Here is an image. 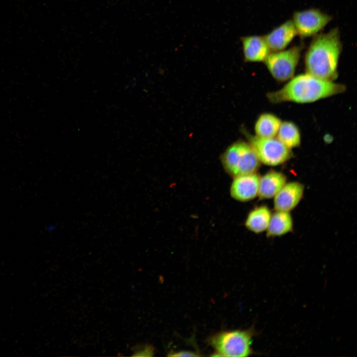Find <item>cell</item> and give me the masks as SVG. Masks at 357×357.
<instances>
[{"label":"cell","instance_id":"obj_9","mask_svg":"<svg viewBox=\"0 0 357 357\" xmlns=\"http://www.w3.org/2000/svg\"><path fill=\"white\" fill-rule=\"evenodd\" d=\"M304 190L303 184L299 182H286L274 197V209L290 212L301 200Z\"/></svg>","mask_w":357,"mask_h":357},{"label":"cell","instance_id":"obj_12","mask_svg":"<svg viewBox=\"0 0 357 357\" xmlns=\"http://www.w3.org/2000/svg\"><path fill=\"white\" fill-rule=\"evenodd\" d=\"M287 182V177L282 173L270 171L260 177L258 196L261 199L274 197Z\"/></svg>","mask_w":357,"mask_h":357},{"label":"cell","instance_id":"obj_8","mask_svg":"<svg viewBox=\"0 0 357 357\" xmlns=\"http://www.w3.org/2000/svg\"><path fill=\"white\" fill-rule=\"evenodd\" d=\"M230 188L231 196L239 201L245 202L258 196L260 176L256 173L234 178Z\"/></svg>","mask_w":357,"mask_h":357},{"label":"cell","instance_id":"obj_2","mask_svg":"<svg viewBox=\"0 0 357 357\" xmlns=\"http://www.w3.org/2000/svg\"><path fill=\"white\" fill-rule=\"evenodd\" d=\"M342 51V44L338 28L315 35L304 56L306 72L334 81L338 76V64Z\"/></svg>","mask_w":357,"mask_h":357},{"label":"cell","instance_id":"obj_4","mask_svg":"<svg viewBox=\"0 0 357 357\" xmlns=\"http://www.w3.org/2000/svg\"><path fill=\"white\" fill-rule=\"evenodd\" d=\"M221 161L226 173L233 178L256 173L261 163L249 143L240 140L228 147Z\"/></svg>","mask_w":357,"mask_h":357},{"label":"cell","instance_id":"obj_11","mask_svg":"<svg viewBox=\"0 0 357 357\" xmlns=\"http://www.w3.org/2000/svg\"><path fill=\"white\" fill-rule=\"evenodd\" d=\"M240 40L245 62H264L271 52L263 36H244Z\"/></svg>","mask_w":357,"mask_h":357},{"label":"cell","instance_id":"obj_18","mask_svg":"<svg viewBox=\"0 0 357 357\" xmlns=\"http://www.w3.org/2000/svg\"><path fill=\"white\" fill-rule=\"evenodd\" d=\"M168 356L171 357H196L200 356L201 355L191 351H181L171 352Z\"/></svg>","mask_w":357,"mask_h":357},{"label":"cell","instance_id":"obj_15","mask_svg":"<svg viewBox=\"0 0 357 357\" xmlns=\"http://www.w3.org/2000/svg\"><path fill=\"white\" fill-rule=\"evenodd\" d=\"M272 215L266 206L257 207L248 214L245 226L249 231L259 234L266 231Z\"/></svg>","mask_w":357,"mask_h":357},{"label":"cell","instance_id":"obj_1","mask_svg":"<svg viewBox=\"0 0 357 357\" xmlns=\"http://www.w3.org/2000/svg\"><path fill=\"white\" fill-rule=\"evenodd\" d=\"M346 90L344 84L305 72L294 76L281 88L268 93L266 97L272 104H307L342 94Z\"/></svg>","mask_w":357,"mask_h":357},{"label":"cell","instance_id":"obj_16","mask_svg":"<svg viewBox=\"0 0 357 357\" xmlns=\"http://www.w3.org/2000/svg\"><path fill=\"white\" fill-rule=\"evenodd\" d=\"M276 137L291 149L299 146L301 143L299 129L291 121H282Z\"/></svg>","mask_w":357,"mask_h":357},{"label":"cell","instance_id":"obj_7","mask_svg":"<svg viewBox=\"0 0 357 357\" xmlns=\"http://www.w3.org/2000/svg\"><path fill=\"white\" fill-rule=\"evenodd\" d=\"M332 18L318 9L310 8L295 12L292 20L297 35L303 39L317 35Z\"/></svg>","mask_w":357,"mask_h":357},{"label":"cell","instance_id":"obj_17","mask_svg":"<svg viewBox=\"0 0 357 357\" xmlns=\"http://www.w3.org/2000/svg\"><path fill=\"white\" fill-rule=\"evenodd\" d=\"M132 357H152L155 354V348L148 344H138L131 348Z\"/></svg>","mask_w":357,"mask_h":357},{"label":"cell","instance_id":"obj_13","mask_svg":"<svg viewBox=\"0 0 357 357\" xmlns=\"http://www.w3.org/2000/svg\"><path fill=\"white\" fill-rule=\"evenodd\" d=\"M282 121L274 114L266 112L260 114L254 124L255 135L261 138L275 137Z\"/></svg>","mask_w":357,"mask_h":357},{"label":"cell","instance_id":"obj_6","mask_svg":"<svg viewBox=\"0 0 357 357\" xmlns=\"http://www.w3.org/2000/svg\"><path fill=\"white\" fill-rule=\"evenodd\" d=\"M247 135L248 143L261 163L269 166H279L288 161L293 156L292 149L276 137L261 138Z\"/></svg>","mask_w":357,"mask_h":357},{"label":"cell","instance_id":"obj_3","mask_svg":"<svg viewBox=\"0 0 357 357\" xmlns=\"http://www.w3.org/2000/svg\"><path fill=\"white\" fill-rule=\"evenodd\" d=\"M257 334L253 326L245 330H222L211 335L207 342L214 350L213 356L248 357L254 354L251 343Z\"/></svg>","mask_w":357,"mask_h":357},{"label":"cell","instance_id":"obj_5","mask_svg":"<svg viewBox=\"0 0 357 357\" xmlns=\"http://www.w3.org/2000/svg\"><path fill=\"white\" fill-rule=\"evenodd\" d=\"M303 48L301 44L269 53L264 63L274 79L285 82L294 76Z\"/></svg>","mask_w":357,"mask_h":357},{"label":"cell","instance_id":"obj_10","mask_svg":"<svg viewBox=\"0 0 357 357\" xmlns=\"http://www.w3.org/2000/svg\"><path fill=\"white\" fill-rule=\"evenodd\" d=\"M297 33L292 20H288L273 29L263 37L271 51L285 49Z\"/></svg>","mask_w":357,"mask_h":357},{"label":"cell","instance_id":"obj_14","mask_svg":"<svg viewBox=\"0 0 357 357\" xmlns=\"http://www.w3.org/2000/svg\"><path fill=\"white\" fill-rule=\"evenodd\" d=\"M293 221L289 212L276 211L272 214L266 230L268 237H279L293 230Z\"/></svg>","mask_w":357,"mask_h":357}]
</instances>
